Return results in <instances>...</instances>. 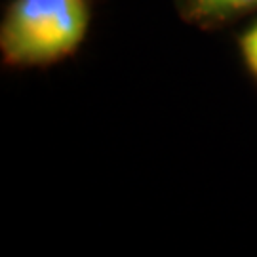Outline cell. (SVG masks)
<instances>
[{
	"mask_svg": "<svg viewBox=\"0 0 257 257\" xmlns=\"http://www.w3.org/2000/svg\"><path fill=\"white\" fill-rule=\"evenodd\" d=\"M90 0H12L0 23L2 63L48 67L73 55L86 40Z\"/></svg>",
	"mask_w": 257,
	"mask_h": 257,
	"instance_id": "6da1fadb",
	"label": "cell"
},
{
	"mask_svg": "<svg viewBox=\"0 0 257 257\" xmlns=\"http://www.w3.org/2000/svg\"><path fill=\"white\" fill-rule=\"evenodd\" d=\"M177 6L187 23L213 29L257 12V0H177Z\"/></svg>",
	"mask_w": 257,
	"mask_h": 257,
	"instance_id": "7a4b0ae2",
	"label": "cell"
},
{
	"mask_svg": "<svg viewBox=\"0 0 257 257\" xmlns=\"http://www.w3.org/2000/svg\"><path fill=\"white\" fill-rule=\"evenodd\" d=\"M240 54L244 57V61L248 65L249 73L257 78V23L240 37Z\"/></svg>",
	"mask_w": 257,
	"mask_h": 257,
	"instance_id": "3957f363",
	"label": "cell"
}]
</instances>
